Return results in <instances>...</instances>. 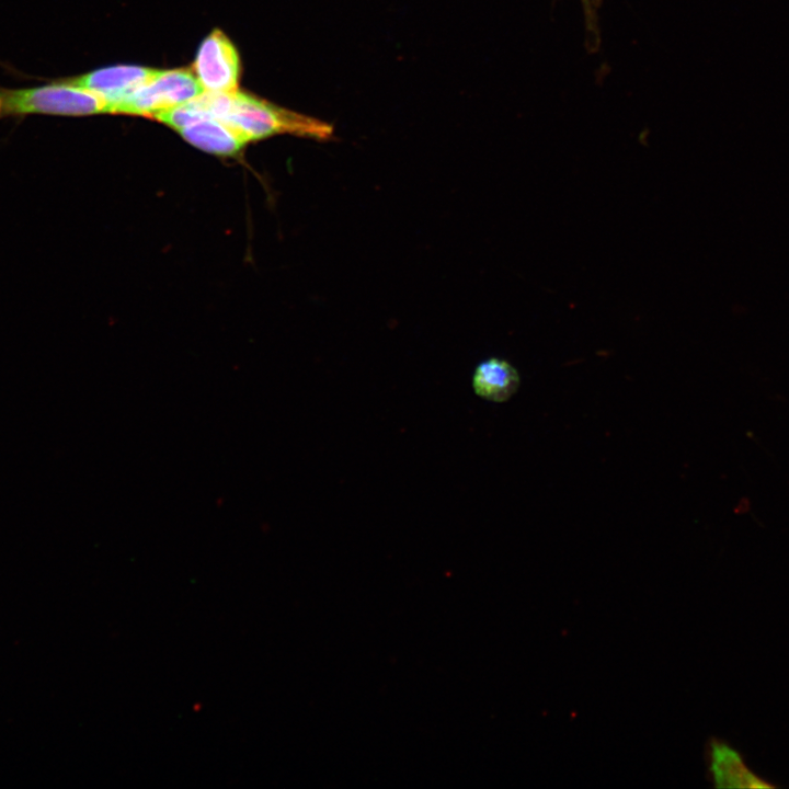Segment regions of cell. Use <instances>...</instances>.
Returning a JSON list of instances; mask_svg holds the SVG:
<instances>
[{
    "label": "cell",
    "instance_id": "6da1fadb",
    "mask_svg": "<svg viewBox=\"0 0 789 789\" xmlns=\"http://www.w3.org/2000/svg\"><path fill=\"white\" fill-rule=\"evenodd\" d=\"M222 123L242 135L247 141L278 134L330 140L334 127L322 119L305 115L242 92H231Z\"/></svg>",
    "mask_w": 789,
    "mask_h": 789
},
{
    "label": "cell",
    "instance_id": "7a4b0ae2",
    "mask_svg": "<svg viewBox=\"0 0 789 789\" xmlns=\"http://www.w3.org/2000/svg\"><path fill=\"white\" fill-rule=\"evenodd\" d=\"M103 112L107 108L98 95L60 78L33 88L0 85V118L32 114L84 116Z\"/></svg>",
    "mask_w": 789,
    "mask_h": 789
},
{
    "label": "cell",
    "instance_id": "3957f363",
    "mask_svg": "<svg viewBox=\"0 0 789 789\" xmlns=\"http://www.w3.org/2000/svg\"><path fill=\"white\" fill-rule=\"evenodd\" d=\"M204 92L197 77L186 69L158 70L114 110V113L155 116Z\"/></svg>",
    "mask_w": 789,
    "mask_h": 789
},
{
    "label": "cell",
    "instance_id": "277c9868",
    "mask_svg": "<svg viewBox=\"0 0 789 789\" xmlns=\"http://www.w3.org/2000/svg\"><path fill=\"white\" fill-rule=\"evenodd\" d=\"M193 68L205 90L237 91L240 73L239 55L235 45L220 30H214L201 43Z\"/></svg>",
    "mask_w": 789,
    "mask_h": 789
},
{
    "label": "cell",
    "instance_id": "5b68a950",
    "mask_svg": "<svg viewBox=\"0 0 789 789\" xmlns=\"http://www.w3.org/2000/svg\"><path fill=\"white\" fill-rule=\"evenodd\" d=\"M157 71L142 66L116 65L60 79L98 95L105 103L107 112L114 113L121 102L149 81Z\"/></svg>",
    "mask_w": 789,
    "mask_h": 789
},
{
    "label": "cell",
    "instance_id": "8992f818",
    "mask_svg": "<svg viewBox=\"0 0 789 789\" xmlns=\"http://www.w3.org/2000/svg\"><path fill=\"white\" fill-rule=\"evenodd\" d=\"M178 132L196 148L220 156H232L248 142L236 129L214 118L197 121Z\"/></svg>",
    "mask_w": 789,
    "mask_h": 789
},
{
    "label": "cell",
    "instance_id": "52a82bcc",
    "mask_svg": "<svg viewBox=\"0 0 789 789\" xmlns=\"http://www.w3.org/2000/svg\"><path fill=\"white\" fill-rule=\"evenodd\" d=\"M516 368L505 359L488 358L481 362L472 377V387L479 397L492 401L508 400L519 387Z\"/></svg>",
    "mask_w": 789,
    "mask_h": 789
},
{
    "label": "cell",
    "instance_id": "ba28073f",
    "mask_svg": "<svg viewBox=\"0 0 789 789\" xmlns=\"http://www.w3.org/2000/svg\"><path fill=\"white\" fill-rule=\"evenodd\" d=\"M710 770L717 787L769 788L770 784L756 776L732 747L720 742L710 746Z\"/></svg>",
    "mask_w": 789,
    "mask_h": 789
},
{
    "label": "cell",
    "instance_id": "9c48e42d",
    "mask_svg": "<svg viewBox=\"0 0 789 789\" xmlns=\"http://www.w3.org/2000/svg\"><path fill=\"white\" fill-rule=\"evenodd\" d=\"M581 1H582L583 7H584L586 16H587V22L591 23V21L594 19L593 15H592L593 10H594V9H593V3H595L597 0H581Z\"/></svg>",
    "mask_w": 789,
    "mask_h": 789
}]
</instances>
